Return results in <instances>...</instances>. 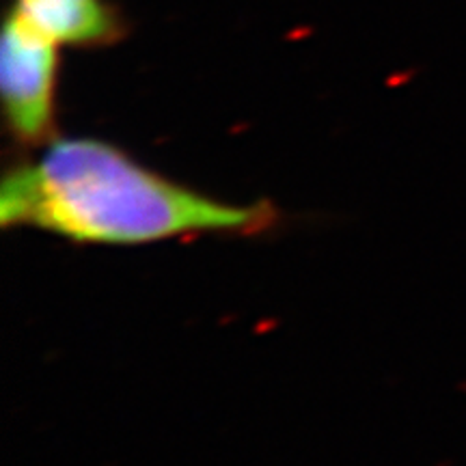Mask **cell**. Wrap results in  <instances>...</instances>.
<instances>
[{"instance_id":"1","label":"cell","mask_w":466,"mask_h":466,"mask_svg":"<svg viewBox=\"0 0 466 466\" xmlns=\"http://www.w3.org/2000/svg\"><path fill=\"white\" fill-rule=\"evenodd\" d=\"M3 227H33L80 244H151L186 236H259L275 229L268 201L227 203L151 171L97 138H55L0 186Z\"/></svg>"},{"instance_id":"2","label":"cell","mask_w":466,"mask_h":466,"mask_svg":"<svg viewBox=\"0 0 466 466\" xmlns=\"http://www.w3.org/2000/svg\"><path fill=\"white\" fill-rule=\"evenodd\" d=\"M61 46L9 9L0 46L5 121L22 147H46L56 138V83Z\"/></svg>"},{"instance_id":"3","label":"cell","mask_w":466,"mask_h":466,"mask_svg":"<svg viewBox=\"0 0 466 466\" xmlns=\"http://www.w3.org/2000/svg\"><path fill=\"white\" fill-rule=\"evenodd\" d=\"M11 9L61 48H108L126 35L110 0H14Z\"/></svg>"}]
</instances>
